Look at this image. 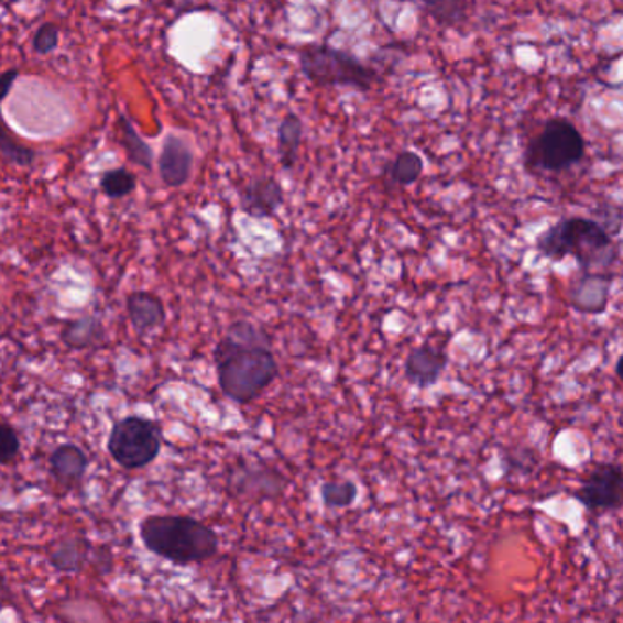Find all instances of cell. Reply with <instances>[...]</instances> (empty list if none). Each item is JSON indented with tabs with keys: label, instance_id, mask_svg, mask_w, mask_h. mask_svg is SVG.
<instances>
[{
	"label": "cell",
	"instance_id": "cell-29",
	"mask_svg": "<svg viewBox=\"0 0 623 623\" xmlns=\"http://www.w3.org/2000/svg\"><path fill=\"white\" fill-rule=\"evenodd\" d=\"M0 422H2V417H0Z\"/></svg>",
	"mask_w": 623,
	"mask_h": 623
},
{
	"label": "cell",
	"instance_id": "cell-28",
	"mask_svg": "<svg viewBox=\"0 0 623 623\" xmlns=\"http://www.w3.org/2000/svg\"><path fill=\"white\" fill-rule=\"evenodd\" d=\"M2 2H4V0H0V4H2Z\"/></svg>",
	"mask_w": 623,
	"mask_h": 623
},
{
	"label": "cell",
	"instance_id": "cell-1",
	"mask_svg": "<svg viewBox=\"0 0 623 623\" xmlns=\"http://www.w3.org/2000/svg\"><path fill=\"white\" fill-rule=\"evenodd\" d=\"M214 363L222 394L239 405L255 402L280 374L269 332L250 321L228 327L214 349Z\"/></svg>",
	"mask_w": 623,
	"mask_h": 623
},
{
	"label": "cell",
	"instance_id": "cell-20",
	"mask_svg": "<svg viewBox=\"0 0 623 623\" xmlns=\"http://www.w3.org/2000/svg\"><path fill=\"white\" fill-rule=\"evenodd\" d=\"M425 172V163L422 155L411 150L397 154L396 159L389 164V179L396 186H411L422 177Z\"/></svg>",
	"mask_w": 623,
	"mask_h": 623
},
{
	"label": "cell",
	"instance_id": "cell-18",
	"mask_svg": "<svg viewBox=\"0 0 623 623\" xmlns=\"http://www.w3.org/2000/svg\"><path fill=\"white\" fill-rule=\"evenodd\" d=\"M422 4L439 26L458 28L469 19L472 0H422Z\"/></svg>",
	"mask_w": 623,
	"mask_h": 623
},
{
	"label": "cell",
	"instance_id": "cell-14",
	"mask_svg": "<svg viewBox=\"0 0 623 623\" xmlns=\"http://www.w3.org/2000/svg\"><path fill=\"white\" fill-rule=\"evenodd\" d=\"M106 328L101 317L83 316L64 321L61 341L66 349L88 350L105 343Z\"/></svg>",
	"mask_w": 623,
	"mask_h": 623
},
{
	"label": "cell",
	"instance_id": "cell-11",
	"mask_svg": "<svg viewBox=\"0 0 623 623\" xmlns=\"http://www.w3.org/2000/svg\"><path fill=\"white\" fill-rule=\"evenodd\" d=\"M613 280L609 275L583 272L580 280L572 281L569 302L583 314H602L609 305Z\"/></svg>",
	"mask_w": 623,
	"mask_h": 623
},
{
	"label": "cell",
	"instance_id": "cell-17",
	"mask_svg": "<svg viewBox=\"0 0 623 623\" xmlns=\"http://www.w3.org/2000/svg\"><path fill=\"white\" fill-rule=\"evenodd\" d=\"M90 544L85 538L74 536L58 542L57 547L50 553L53 569L61 572H79L85 567Z\"/></svg>",
	"mask_w": 623,
	"mask_h": 623
},
{
	"label": "cell",
	"instance_id": "cell-7",
	"mask_svg": "<svg viewBox=\"0 0 623 623\" xmlns=\"http://www.w3.org/2000/svg\"><path fill=\"white\" fill-rule=\"evenodd\" d=\"M575 498L591 513L619 511L623 507V467L597 463L583 476Z\"/></svg>",
	"mask_w": 623,
	"mask_h": 623
},
{
	"label": "cell",
	"instance_id": "cell-5",
	"mask_svg": "<svg viewBox=\"0 0 623 623\" xmlns=\"http://www.w3.org/2000/svg\"><path fill=\"white\" fill-rule=\"evenodd\" d=\"M586 157V139L567 119L556 117L545 122L542 132L528 144L525 164L528 170L560 174Z\"/></svg>",
	"mask_w": 623,
	"mask_h": 623
},
{
	"label": "cell",
	"instance_id": "cell-4",
	"mask_svg": "<svg viewBox=\"0 0 623 623\" xmlns=\"http://www.w3.org/2000/svg\"><path fill=\"white\" fill-rule=\"evenodd\" d=\"M299 66L303 75L319 86H352L369 91L380 80L374 69L361 63L360 58L327 44L302 50Z\"/></svg>",
	"mask_w": 623,
	"mask_h": 623
},
{
	"label": "cell",
	"instance_id": "cell-15",
	"mask_svg": "<svg viewBox=\"0 0 623 623\" xmlns=\"http://www.w3.org/2000/svg\"><path fill=\"white\" fill-rule=\"evenodd\" d=\"M303 122L299 117L294 113L281 121L280 130H277V152H280V163L285 170H292L296 166L297 155L302 149Z\"/></svg>",
	"mask_w": 623,
	"mask_h": 623
},
{
	"label": "cell",
	"instance_id": "cell-22",
	"mask_svg": "<svg viewBox=\"0 0 623 623\" xmlns=\"http://www.w3.org/2000/svg\"><path fill=\"white\" fill-rule=\"evenodd\" d=\"M321 500L325 507L347 509L356 502L358 498V487L354 481H325L321 483Z\"/></svg>",
	"mask_w": 623,
	"mask_h": 623
},
{
	"label": "cell",
	"instance_id": "cell-9",
	"mask_svg": "<svg viewBox=\"0 0 623 623\" xmlns=\"http://www.w3.org/2000/svg\"><path fill=\"white\" fill-rule=\"evenodd\" d=\"M285 203V190L274 177H258L239 192V208L254 219L274 217Z\"/></svg>",
	"mask_w": 623,
	"mask_h": 623
},
{
	"label": "cell",
	"instance_id": "cell-21",
	"mask_svg": "<svg viewBox=\"0 0 623 623\" xmlns=\"http://www.w3.org/2000/svg\"><path fill=\"white\" fill-rule=\"evenodd\" d=\"M101 192L108 199H122L138 188V177L128 168L108 170L99 181Z\"/></svg>",
	"mask_w": 623,
	"mask_h": 623
},
{
	"label": "cell",
	"instance_id": "cell-6",
	"mask_svg": "<svg viewBox=\"0 0 623 623\" xmlns=\"http://www.w3.org/2000/svg\"><path fill=\"white\" fill-rule=\"evenodd\" d=\"M108 455L124 470H139L157 460L163 449V427L143 416L122 417L108 436Z\"/></svg>",
	"mask_w": 623,
	"mask_h": 623
},
{
	"label": "cell",
	"instance_id": "cell-24",
	"mask_svg": "<svg viewBox=\"0 0 623 623\" xmlns=\"http://www.w3.org/2000/svg\"><path fill=\"white\" fill-rule=\"evenodd\" d=\"M58 41H61V30H58L57 24L44 22L33 35V52L39 53V55H50L58 48Z\"/></svg>",
	"mask_w": 623,
	"mask_h": 623
},
{
	"label": "cell",
	"instance_id": "cell-16",
	"mask_svg": "<svg viewBox=\"0 0 623 623\" xmlns=\"http://www.w3.org/2000/svg\"><path fill=\"white\" fill-rule=\"evenodd\" d=\"M117 128L121 133L122 149L127 150L128 159L149 172L154 168V150L139 135L133 122L124 113L117 119Z\"/></svg>",
	"mask_w": 623,
	"mask_h": 623
},
{
	"label": "cell",
	"instance_id": "cell-12",
	"mask_svg": "<svg viewBox=\"0 0 623 623\" xmlns=\"http://www.w3.org/2000/svg\"><path fill=\"white\" fill-rule=\"evenodd\" d=\"M128 319L139 336L155 332L166 323V308L161 297L152 292H130L127 297Z\"/></svg>",
	"mask_w": 623,
	"mask_h": 623
},
{
	"label": "cell",
	"instance_id": "cell-25",
	"mask_svg": "<svg viewBox=\"0 0 623 623\" xmlns=\"http://www.w3.org/2000/svg\"><path fill=\"white\" fill-rule=\"evenodd\" d=\"M19 75H21L19 68L6 69L4 74H0V105L6 101V97L10 96Z\"/></svg>",
	"mask_w": 623,
	"mask_h": 623
},
{
	"label": "cell",
	"instance_id": "cell-2",
	"mask_svg": "<svg viewBox=\"0 0 623 623\" xmlns=\"http://www.w3.org/2000/svg\"><path fill=\"white\" fill-rule=\"evenodd\" d=\"M536 249L547 260L560 261L567 255L575 258L581 272L602 274L613 269L619 260V247L608 228L587 217H566L547 228Z\"/></svg>",
	"mask_w": 623,
	"mask_h": 623
},
{
	"label": "cell",
	"instance_id": "cell-23",
	"mask_svg": "<svg viewBox=\"0 0 623 623\" xmlns=\"http://www.w3.org/2000/svg\"><path fill=\"white\" fill-rule=\"evenodd\" d=\"M21 452V438L17 428L8 422H0V466H10Z\"/></svg>",
	"mask_w": 623,
	"mask_h": 623
},
{
	"label": "cell",
	"instance_id": "cell-19",
	"mask_svg": "<svg viewBox=\"0 0 623 623\" xmlns=\"http://www.w3.org/2000/svg\"><path fill=\"white\" fill-rule=\"evenodd\" d=\"M39 159L37 150L21 143L0 117V161L17 168H30Z\"/></svg>",
	"mask_w": 623,
	"mask_h": 623
},
{
	"label": "cell",
	"instance_id": "cell-10",
	"mask_svg": "<svg viewBox=\"0 0 623 623\" xmlns=\"http://www.w3.org/2000/svg\"><path fill=\"white\" fill-rule=\"evenodd\" d=\"M449 364V356L444 349L434 345H419L411 350L405 361V378L419 389L433 386L441 380Z\"/></svg>",
	"mask_w": 623,
	"mask_h": 623
},
{
	"label": "cell",
	"instance_id": "cell-27",
	"mask_svg": "<svg viewBox=\"0 0 623 623\" xmlns=\"http://www.w3.org/2000/svg\"><path fill=\"white\" fill-rule=\"evenodd\" d=\"M141 623H163V622H141Z\"/></svg>",
	"mask_w": 623,
	"mask_h": 623
},
{
	"label": "cell",
	"instance_id": "cell-26",
	"mask_svg": "<svg viewBox=\"0 0 623 623\" xmlns=\"http://www.w3.org/2000/svg\"><path fill=\"white\" fill-rule=\"evenodd\" d=\"M616 375H619V380L623 383V356L620 358L619 363H616Z\"/></svg>",
	"mask_w": 623,
	"mask_h": 623
},
{
	"label": "cell",
	"instance_id": "cell-8",
	"mask_svg": "<svg viewBox=\"0 0 623 623\" xmlns=\"http://www.w3.org/2000/svg\"><path fill=\"white\" fill-rule=\"evenodd\" d=\"M159 179L166 188H181L194 174V150L185 139L170 133L164 139L163 149L157 159Z\"/></svg>",
	"mask_w": 623,
	"mask_h": 623
},
{
	"label": "cell",
	"instance_id": "cell-3",
	"mask_svg": "<svg viewBox=\"0 0 623 623\" xmlns=\"http://www.w3.org/2000/svg\"><path fill=\"white\" fill-rule=\"evenodd\" d=\"M144 547L175 566L210 560L219 550V538L207 523L192 516H149L139 525Z\"/></svg>",
	"mask_w": 623,
	"mask_h": 623
},
{
	"label": "cell",
	"instance_id": "cell-13",
	"mask_svg": "<svg viewBox=\"0 0 623 623\" xmlns=\"http://www.w3.org/2000/svg\"><path fill=\"white\" fill-rule=\"evenodd\" d=\"M88 466H90V458L79 445H58L50 456V472H52L53 480L66 489L79 485L80 481L85 480Z\"/></svg>",
	"mask_w": 623,
	"mask_h": 623
}]
</instances>
